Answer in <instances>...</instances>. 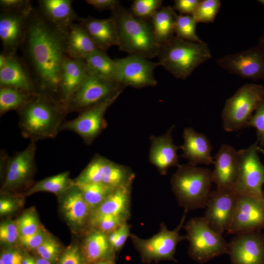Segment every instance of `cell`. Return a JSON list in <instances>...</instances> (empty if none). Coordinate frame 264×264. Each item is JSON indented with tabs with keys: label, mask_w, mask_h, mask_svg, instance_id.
<instances>
[{
	"label": "cell",
	"mask_w": 264,
	"mask_h": 264,
	"mask_svg": "<svg viewBox=\"0 0 264 264\" xmlns=\"http://www.w3.org/2000/svg\"><path fill=\"white\" fill-rule=\"evenodd\" d=\"M111 12L120 50L148 59L157 57L161 45L155 38L150 20L134 16L120 4Z\"/></svg>",
	"instance_id": "obj_3"
},
{
	"label": "cell",
	"mask_w": 264,
	"mask_h": 264,
	"mask_svg": "<svg viewBox=\"0 0 264 264\" xmlns=\"http://www.w3.org/2000/svg\"><path fill=\"white\" fill-rule=\"evenodd\" d=\"M35 264H51V262L40 257L35 260Z\"/></svg>",
	"instance_id": "obj_54"
},
{
	"label": "cell",
	"mask_w": 264,
	"mask_h": 264,
	"mask_svg": "<svg viewBox=\"0 0 264 264\" xmlns=\"http://www.w3.org/2000/svg\"><path fill=\"white\" fill-rule=\"evenodd\" d=\"M20 236L33 234L41 228L37 215L33 211H28L23 214L16 222Z\"/></svg>",
	"instance_id": "obj_40"
},
{
	"label": "cell",
	"mask_w": 264,
	"mask_h": 264,
	"mask_svg": "<svg viewBox=\"0 0 264 264\" xmlns=\"http://www.w3.org/2000/svg\"><path fill=\"white\" fill-rule=\"evenodd\" d=\"M213 182L218 189L233 190L239 171L238 152L229 144H222L214 157Z\"/></svg>",
	"instance_id": "obj_19"
},
{
	"label": "cell",
	"mask_w": 264,
	"mask_h": 264,
	"mask_svg": "<svg viewBox=\"0 0 264 264\" xmlns=\"http://www.w3.org/2000/svg\"><path fill=\"white\" fill-rule=\"evenodd\" d=\"M127 219L118 216L102 215L90 217V222L97 230L109 234L124 222L127 221Z\"/></svg>",
	"instance_id": "obj_39"
},
{
	"label": "cell",
	"mask_w": 264,
	"mask_h": 264,
	"mask_svg": "<svg viewBox=\"0 0 264 264\" xmlns=\"http://www.w3.org/2000/svg\"><path fill=\"white\" fill-rule=\"evenodd\" d=\"M47 237L44 231L40 228L36 233L25 236H20L21 243L30 249H37Z\"/></svg>",
	"instance_id": "obj_46"
},
{
	"label": "cell",
	"mask_w": 264,
	"mask_h": 264,
	"mask_svg": "<svg viewBox=\"0 0 264 264\" xmlns=\"http://www.w3.org/2000/svg\"><path fill=\"white\" fill-rule=\"evenodd\" d=\"M63 194L62 209L65 218L74 225H83L91 210L81 191L73 184Z\"/></svg>",
	"instance_id": "obj_29"
},
{
	"label": "cell",
	"mask_w": 264,
	"mask_h": 264,
	"mask_svg": "<svg viewBox=\"0 0 264 264\" xmlns=\"http://www.w3.org/2000/svg\"><path fill=\"white\" fill-rule=\"evenodd\" d=\"M159 65L177 79H185L200 65L212 58L206 43L192 42L173 36L161 45Z\"/></svg>",
	"instance_id": "obj_5"
},
{
	"label": "cell",
	"mask_w": 264,
	"mask_h": 264,
	"mask_svg": "<svg viewBox=\"0 0 264 264\" xmlns=\"http://www.w3.org/2000/svg\"><path fill=\"white\" fill-rule=\"evenodd\" d=\"M264 100V87L246 84L225 102L221 114L222 125L226 132H237L247 124L259 104Z\"/></svg>",
	"instance_id": "obj_6"
},
{
	"label": "cell",
	"mask_w": 264,
	"mask_h": 264,
	"mask_svg": "<svg viewBox=\"0 0 264 264\" xmlns=\"http://www.w3.org/2000/svg\"><path fill=\"white\" fill-rule=\"evenodd\" d=\"M200 0H176L172 8L183 15H193Z\"/></svg>",
	"instance_id": "obj_47"
},
{
	"label": "cell",
	"mask_w": 264,
	"mask_h": 264,
	"mask_svg": "<svg viewBox=\"0 0 264 264\" xmlns=\"http://www.w3.org/2000/svg\"><path fill=\"white\" fill-rule=\"evenodd\" d=\"M134 177L133 173L128 167L97 154L74 180L116 188L132 181Z\"/></svg>",
	"instance_id": "obj_12"
},
{
	"label": "cell",
	"mask_w": 264,
	"mask_h": 264,
	"mask_svg": "<svg viewBox=\"0 0 264 264\" xmlns=\"http://www.w3.org/2000/svg\"><path fill=\"white\" fill-rule=\"evenodd\" d=\"M213 183L212 171L189 163L180 165L171 179L178 204L186 212L205 208Z\"/></svg>",
	"instance_id": "obj_4"
},
{
	"label": "cell",
	"mask_w": 264,
	"mask_h": 264,
	"mask_svg": "<svg viewBox=\"0 0 264 264\" xmlns=\"http://www.w3.org/2000/svg\"><path fill=\"white\" fill-rule=\"evenodd\" d=\"M219 66L243 78L264 77V47L250 48L221 57L217 60Z\"/></svg>",
	"instance_id": "obj_15"
},
{
	"label": "cell",
	"mask_w": 264,
	"mask_h": 264,
	"mask_svg": "<svg viewBox=\"0 0 264 264\" xmlns=\"http://www.w3.org/2000/svg\"><path fill=\"white\" fill-rule=\"evenodd\" d=\"M257 149L258 151H260V152H261L264 155V149L258 147Z\"/></svg>",
	"instance_id": "obj_56"
},
{
	"label": "cell",
	"mask_w": 264,
	"mask_h": 264,
	"mask_svg": "<svg viewBox=\"0 0 264 264\" xmlns=\"http://www.w3.org/2000/svg\"><path fill=\"white\" fill-rule=\"evenodd\" d=\"M261 45L264 47V36L262 38V39H261Z\"/></svg>",
	"instance_id": "obj_57"
},
{
	"label": "cell",
	"mask_w": 264,
	"mask_h": 264,
	"mask_svg": "<svg viewBox=\"0 0 264 264\" xmlns=\"http://www.w3.org/2000/svg\"><path fill=\"white\" fill-rule=\"evenodd\" d=\"M175 14L172 7L162 6L150 19L155 38L160 45L174 36Z\"/></svg>",
	"instance_id": "obj_31"
},
{
	"label": "cell",
	"mask_w": 264,
	"mask_h": 264,
	"mask_svg": "<svg viewBox=\"0 0 264 264\" xmlns=\"http://www.w3.org/2000/svg\"><path fill=\"white\" fill-rule=\"evenodd\" d=\"M132 181L116 187L106 199L92 211L90 217L114 215L128 219Z\"/></svg>",
	"instance_id": "obj_26"
},
{
	"label": "cell",
	"mask_w": 264,
	"mask_h": 264,
	"mask_svg": "<svg viewBox=\"0 0 264 264\" xmlns=\"http://www.w3.org/2000/svg\"><path fill=\"white\" fill-rule=\"evenodd\" d=\"M14 54H10L3 51L1 52L0 54V69L4 67L7 64L12 56Z\"/></svg>",
	"instance_id": "obj_52"
},
{
	"label": "cell",
	"mask_w": 264,
	"mask_h": 264,
	"mask_svg": "<svg viewBox=\"0 0 264 264\" xmlns=\"http://www.w3.org/2000/svg\"><path fill=\"white\" fill-rule=\"evenodd\" d=\"M73 185V181L70 179L69 172H64L37 182L28 189L26 195H30L40 192L62 195Z\"/></svg>",
	"instance_id": "obj_33"
},
{
	"label": "cell",
	"mask_w": 264,
	"mask_h": 264,
	"mask_svg": "<svg viewBox=\"0 0 264 264\" xmlns=\"http://www.w3.org/2000/svg\"><path fill=\"white\" fill-rule=\"evenodd\" d=\"M182 136L183 143L179 146L182 151L181 157L187 160L189 164L194 166L214 164V157L211 155L212 147L205 135L192 128H186Z\"/></svg>",
	"instance_id": "obj_22"
},
{
	"label": "cell",
	"mask_w": 264,
	"mask_h": 264,
	"mask_svg": "<svg viewBox=\"0 0 264 264\" xmlns=\"http://www.w3.org/2000/svg\"><path fill=\"white\" fill-rule=\"evenodd\" d=\"M1 11L12 12L29 15L34 8L28 0H0Z\"/></svg>",
	"instance_id": "obj_42"
},
{
	"label": "cell",
	"mask_w": 264,
	"mask_h": 264,
	"mask_svg": "<svg viewBox=\"0 0 264 264\" xmlns=\"http://www.w3.org/2000/svg\"><path fill=\"white\" fill-rule=\"evenodd\" d=\"M22 264H35V260L31 257H26L23 258Z\"/></svg>",
	"instance_id": "obj_53"
},
{
	"label": "cell",
	"mask_w": 264,
	"mask_h": 264,
	"mask_svg": "<svg viewBox=\"0 0 264 264\" xmlns=\"http://www.w3.org/2000/svg\"><path fill=\"white\" fill-rule=\"evenodd\" d=\"M16 207L15 201L10 198H2L0 200V214H7L12 212Z\"/></svg>",
	"instance_id": "obj_51"
},
{
	"label": "cell",
	"mask_w": 264,
	"mask_h": 264,
	"mask_svg": "<svg viewBox=\"0 0 264 264\" xmlns=\"http://www.w3.org/2000/svg\"><path fill=\"white\" fill-rule=\"evenodd\" d=\"M60 250V245L54 239L47 237L36 249L40 257L50 262L54 261L58 257Z\"/></svg>",
	"instance_id": "obj_43"
},
{
	"label": "cell",
	"mask_w": 264,
	"mask_h": 264,
	"mask_svg": "<svg viewBox=\"0 0 264 264\" xmlns=\"http://www.w3.org/2000/svg\"><path fill=\"white\" fill-rule=\"evenodd\" d=\"M257 143L238 151L239 171L233 190L240 196L264 200V165L258 154Z\"/></svg>",
	"instance_id": "obj_9"
},
{
	"label": "cell",
	"mask_w": 264,
	"mask_h": 264,
	"mask_svg": "<svg viewBox=\"0 0 264 264\" xmlns=\"http://www.w3.org/2000/svg\"><path fill=\"white\" fill-rule=\"evenodd\" d=\"M162 0H134L130 11L135 17L150 20L152 16L162 6Z\"/></svg>",
	"instance_id": "obj_38"
},
{
	"label": "cell",
	"mask_w": 264,
	"mask_h": 264,
	"mask_svg": "<svg viewBox=\"0 0 264 264\" xmlns=\"http://www.w3.org/2000/svg\"><path fill=\"white\" fill-rule=\"evenodd\" d=\"M186 213L184 211L178 225L173 230H169L162 222L158 232L149 239H143L131 234L130 238L133 244L147 259H173L177 244L186 240V236L180 235V231L184 226Z\"/></svg>",
	"instance_id": "obj_10"
},
{
	"label": "cell",
	"mask_w": 264,
	"mask_h": 264,
	"mask_svg": "<svg viewBox=\"0 0 264 264\" xmlns=\"http://www.w3.org/2000/svg\"><path fill=\"white\" fill-rule=\"evenodd\" d=\"M66 48L69 58L83 60L98 49L78 22L73 23L66 32Z\"/></svg>",
	"instance_id": "obj_28"
},
{
	"label": "cell",
	"mask_w": 264,
	"mask_h": 264,
	"mask_svg": "<svg viewBox=\"0 0 264 264\" xmlns=\"http://www.w3.org/2000/svg\"><path fill=\"white\" fill-rule=\"evenodd\" d=\"M238 195L233 190L216 189L212 191L203 217L208 225L222 235L230 226L235 213Z\"/></svg>",
	"instance_id": "obj_14"
},
{
	"label": "cell",
	"mask_w": 264,
	"mask_h": 264,
	"mask_svg": "<svg viewBox=\"0 0 264 264\" xmlns=\"http://www.w3.org/2000/svg\"><path fill=\"white\" fill-rule=\"evenodd\" d=\"M88 4L99 11L113 10L120 3L118 0H86Z\"/></svg>",
	"instance_id": "obj_50"
},
{
	"label": "cell",
	"mask_w": 264,
	"mask_h": 264,
	"mask_svg": "<svg viewBox=\"0 0 264 264\" xmlns=\"http://www.w3.org/2000/svg\"><path fill=\"white\" fill-rule=\"evenodd\" d=\"M263 195H264V191H263Z\"/></svg>",
	"instance_id": "obj_60"
},
{
	"label": "cell",
	"mask_w": 264,
	"mask_h": 264,
	"mask_svg": "<svg viewBox=\"0 0 264 264\" xmlns=\"http://www.w3.org/2000/svg\"><path fill=\"white\" fill-rule=\"evenodd\" d=\"M91 211L97 208L116 188L102 184L73 181Z\"/></svg>",
	"instance_id": "obj_34"
},
{
	"label": "cell",
	"mask_w": 264,
	"mask_h": 264,
	"mask_svg": "<svg viewBox=\"0 0 264 264\" xmlns=\"http://www.w3.org/2000/svg\"><path fill=\"white\" fill-rule=\"evenodd\" d=\"M231 264H264V235L260 231L236 235L228 243Z\"/></svg>",
	"instance_id": "obj_18"
},
{
	"label": "cell",
	"mask_w": 264,
	"mask_h": 264,
	"mask_svg": "<svg viewBox=\"0 0 264 264\" xmlns=\"http://www.w3.org/2000/svg\"><path fill=\"white\" fill-rule=\"evenodd\" d=\"M220 6L221 2L219 0H200L192 16L197 22H212Z\"/></svg>",
	"instance_id": "obj_37"
},
{
	"label": "cell",
	"mask_w": 264,
	"mask_h": 264,
	"mask_svg": "<svg viewBox=\"0 0 264 264\" xmlns=\"http://www.w3.org/2000/svg\"><path fill=\"white\" fill-rule=\"evenodd\" d=\"M10 88L31 94L38 93L31 74L22 57L12 56L0 69V88Z\"/></svg>",
	"instance_id": "obj_23"
},
{
	"label": "cell",
	"mask_w": 264,
	"mask_h": 264,
	"mask_svg": "<svg viewBox=\"0 0 264 264\" xmlns=\"http://www.w3.org/2000/svg\"><path fill=\"white\" fill-rule=\"evenodd\" d=\"M72 2L71 0H39L38 10L48 22L67 32L80 18L72 7Z\"/></svg>",
	"instance_id": "obj_25"
},
{
	"label": "cell",
	"mask_w": 264,
	"mask_h": 264,
	"mask_svg": "<svg viewBox=\"0 0 264 264\" xmlns=\"http://www.w3.org/2000/svg\"><path fill=\"white\" fill-rule=\"evenodd\" d=\"M121 94L117 93L105 101L83 110L74 119L64 121L60 132H72L78 135L87 145L91 144L107 127V123L104 117L105 113Z\"/></svg>",
	"instance_id": "obj_11"
},
{
	"label": "cell",
	"mask_w": 264,
	"mask_h": 264,
	"mask_svg": "<svg viewBox=\"0 0 264 264\" xmlns=\"http://www.w3.org/2000/svg\"><path fill=\"white\" fill-rule=\"evenodd\" d=\"M117 67V82L125 87L136 88L155 86L157 81L154 72L158 62L151 61L142 56L130 54L115 59Z\"/></svg>",
	"instance_id": "obj_13"
},
{
	"label": "cell",
	"mask_w": 264,
	"mask_h": 264,
	"mask_svg": "<svg viewBox=\"0 0 264 264\" xmlns=\"http://www.w3.org/2000/svg\"><path fill=\"white\" fill-rule=\"evenodd\" d=\"M78 22L84 28L96 47L107 51L111 47L118 45L116 27L113 19H99L91 16L80 18Z\"/></svg>",
	"instance_id": "obj_24"
},
{
	"label": "cell",
	"mask_w": 264,
	"mask_h": 264,
	"mask_svg": "<svg viewBox=\"0 0 264 264\" xmlns=\"http://www.w3.org/2000/svg\"><path fill=\"white\" fill-rule=\"evenodd\" d=\"M29 15L0 12V39L2 51L10 54H16L24 40Z\"/></svg>",
	"instance_id": "obj_21"
},
{
	"label": "cell",
	"mask_w": 264,
	"mask_h": 264,
	"mask_svg": "<svg viewBox=\"0 0 264 264\" xmlns=\"http://www.w3.org/2000/svg\"><path fill=\"white\" fill-rule=\"evenodd\" d=\"M197 22L192 15L175 14V34L181 39L196 43L202 41L197 35Z\"/></svg>",
	"instance_id": "obj_36"
},
{
	"label": "cell",
	"mask_w": 264,
	"mask_h": 264,
	"mask_svg": "<svg viewBox=\"0 0 264 264\" xmlns=\"http://www.w3.org/2000/svg\"><path fill=\"white\" fill-rule=\"evenodd\" d=\"M259 2L260 3H261V4L264 5V0H259Z\"/></svg>",
	"instance_id": "obj_58"
},
{
	"label": "cell",
	"mask_w": 264,
	"mask_h": 264,
	"mask_svg": "<svg viewBox=\"0 0 264 264\" xmlns=\"http://www.w3.org/2000/svg\"><path fill=\"white\" fill-rule=\"evenodd\" d=\"M174 128L172 125L163 135L150 136L149 161L162 175H165L170 167L180 165L177 154L179 146L176 145L173 140Z\"/></svg>",
	"instance_id": "obj_20"
},
{
	"label": "cell",
	"mask_w": 264,
	"mask_h": 264,
	"mask_svg": "<svg viewBox=\"0 0 264 264\" xmlns=\"http://www.w3.org/2000/svg\"><path fill=\"white\" fill-rule=\"evenodd\" d=\"M107 234L95 230L85 238L83 252L86 261L96 263L107 256L111 249Z\"/></svg>",
	"instance_id": "obj_32"
},
{
	"label": "cell",
	"mask_w": 264,
	"mask_h": 264,
	"mask_svg": "<svg viewBox=\"0 0 264 264\" xmlns=\"http://www.w3.org/2000/svg\"><path fill=\"white\" fill-rule=\"evenodd\" d=\"M126 87L88 72L85 80L65 104L67 113L81 112L122 93Z\"/></svg>",
	"instance_id": "obj_8"
},
{
	"label": "cell",
	"mask_w": 264,
	"mask_h": 264,
	"mask_svg": "<svg viewBox=\"0 0 264 264\" xmlns=\"http://www.w3.org/2000/svg\"><path fill=\"white\" fill-rule=\"evenodd\" d=\"M58 264H82L78 247L74 245L67 248L62 255Z\"/></svg>",
	"instance_id": "obj_48"
},
{
	"label": "cell",
	"mask_w": 264,
	"mask_h": 264,
	"mask_svg": "<svg viewBox=\"0 0 264 264\" xmlns=\"http://www.w3.org/2000/svg\"><path fill=\"white\" fill-rule=\"evenodd\" d=\"M85 61L89 74L117 83L116 61L110 58L106 52L98 49Z\"/></svg>",
	"instance_id": "obj_30"
},
{
	"label": "cell",
	"mask_w": 264,
	"mask_h": 264,
	"mask_svg": "<svg viewBox=\"0 0 264 264\" xmlns=\"http://www.w3.org/2000/svg\"><path fill=\"white\" fill-rule=\"evenodd\" d=\"M20 234L16 223L5 221L0 225V240L7 244L14 243L19 238Z\"/></svg>",
	"instance_id": "obj_45"
},
{
	"label": "cell",
	"mask_w": 264,
	"mask_h": 264,
	"mask_svg": "<svg viewBox=\"0 0 264 264\" xmlns=\"http://www.w3.org/2000/svg\"><path fill=\"white\" fill-rule=\"evenodd\" d=\"M17 113L22 134L36 143L56 137L68 113L61 100L41 93L36 94Z\"/></svg>",
	"instance_id": "obj_2"
},
{
	"label": "cell",
	"mask_w": 264,
	"mask_h": 264,
	"mask_svg": "<svg viewBox=\"0 0 264 264\" xmlns=\"http://www.w3.org/2000/svg\"><path fill=\"white\" fill-rule=\"evenodd\" d=\"M94 264H113L108 261H100Z\"/></svg>",
	"instance_id": "obj_55"
},
{
	"label": "cell",
	"mask_w": 264,
	"mask_h": 264,
	"mask_svg": "<svg viewBox=\"0 0 264 264\" xmlns=\"http://www.w3.org/2000/svg\"><path fill=\"white\" fill-rule=\"evenodd\" d=\"M131 234L130 225L127 221H126L108 236L111 248L115 250L120 249L125 244L128 238L130 237Z\"/></svg>",
	"instance_id": "obj_41"
},
{
	"label": "cell",
	"mask_w": 264,
	"mask_h": 264,
	"mask_svg": "<svg viewBox=\"0 0 264 264\" xmlns=\"http://www.w3.org/2000/svg\"><path fill=\"white\" fill-rule=\"evenodd\" d=\"M88 74L85 60L68 57L63 66L60 99L64 104L83 83Z\"/></svg>",
	"instance_id": "obj_27"
},
{
	"label": "cell",
	"mask_w": 264,
	"mask_h": 264,
	"mask_svg": "<svg viewBox=\"0 0 264 264\" xmlns=\"http://www.w3.org/2000/svg\"><path fill=\"white\" fill-rule=\"evenodd\" d=\"M246 127H252L256 129L258 140L261 145H264V100L259 104Z\"/></svg>",
	"instance_id": "obj_44"
},
{
	"label": "cell",
	"mask_w": 264,
	"mask_h": 264,
	"mask_svg": "<svg viewBox=\"0 0 264 264\" xmlns=\"http://www.w3.org/2000/svg\"><path fill=\"white\" fill-rule=\"evenodd\" d=\"M23 258L20 251L9 249L1 255L0 260L3 264H22Z\"/></svg>",
	"instance_id": "obj_49"
},
{
	"label": "cell",
	"mask_w": 264,
	"mask_h": 264,
	"mask_svg": "<svg viewBox=\"0 0 264 264\" xmlns=\"http://www.w3.org/2000/svg\"><path fill=\"white\" fill-rule=\"evenodd\" d=\"M183 227L189 243V253L198 263L203 264L228 253V243L222 235L208 225L203 217L191 219Z\"/></svg>",
	"instance_id": "obj_7"
},
{
	"label": "cell",
	"mask_w": 264,
	"mask_h": 264,
	"mask_svg": "<svg viewBox=\"0 0 264 264\" xmlns=\"http://www.w3.org/2000/svg\"><path fill=\"white\" fill-rule=\"evenodd\" d=\"M263 228L264 200L238 195L235 213L228 233L237 235L260 231Z\"/></svg>",
	"instance_id": "obj_16"
},
{
	"label": "cell",
	"mask_w": 264,
	"mask_h": 264,
	"mask_svg": "<svg viewBox=\"0 0 264 264\" xmlns=\"http://www.w3.org/2000/svg\"><path fill=\"white\" fill-rule=\"evenodd\" d=\"M36 143L30 142L22 151L6 158L4 188L17 189L30 180L35 168Z\"/></svg>",
	"instance_id": "obj_17"
},
{
	"label": "cell",
	"mask_w": 264,
	"mask_h": 264,
	"mask_svg": "<svg viewBox=\"0 0 264 264\" xmlns=\"http://www.w3.org/2000/svg\"><path fill=\"white\" fill-rule=\"evenodd\" d=\"M0 264H3L1 260H0Z\"/></svg>",
	"instance_id": "obj_59"
},
{
	"label": "cell",
	"mask_w": 264,
	"mask_h": 264,
	"mask_svg": "<svg viewBox=\"0 0 264 264\" xmlns=\"http://www.w3.org/2000/svg\"><path fill=\"white\" fill-rule=\"evenodd\" d=\"M35 94L10 88H0V116L10 110L18 111Z\"/></svg>",
	"instance_id": "obj_35"
},
{
	"label": "cell",
	"mask_w": 264,
	"mask_h": 264,
	"mask_svg": "<svg viewBox=\"0 0 264 264\" xmlns=\"http://www.w3.org/2000/svg\"><path fill=\"white\" fill-rule=\"evenodd\" d=\"M66 35L50 23L38 9L28 16L26 34L20 47L38 93L59 100L63 66L68 57Z\"/></svg>",
	"instance_id": "obj_1"
}]
</instances>
